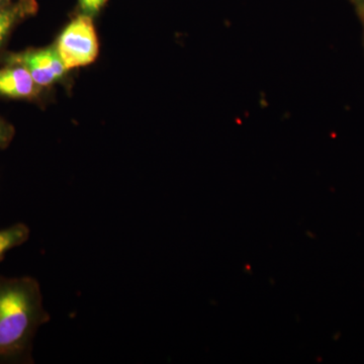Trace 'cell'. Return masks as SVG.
I'll list each match as a JSON object with an SVG mask.
<instances>
[{
	"mask_svg": "<svg viewBox=\"0 0 364 364\" xmlns=\"http://www.w3.org/2000/svg\"><path fill=\"white\" fill-rule=\"evenodd\" d=\"M49 321L37 279L0 277V363H33V339Z\"/></svg>",
	"mask_w": 364,
	"mask_h": 364,
	"instance_id": "6da1fadb",
	"label": "cell"
},
{
	"mask_svg": "<svg viewBox=\"0 0 364 364\" xmlns=\"http://www.w3.org/2000/svg\"><path fill=\"white\" fill-rule=\"evenodd\" d=\"M55 47L68 71L93 63L100 48L92 16H76L59 36Z\"/></svg>",
	"mask_w": 364,
	"mask_h": 364,
	"instance_id": "7a4b0ae2",
	"label": "cell"
},
{
	"mask_svg": "<svg viewBox=\"0 0 364 364\" xmlns=\"http://www.w3.org/2000/svg\"><path fill=\"white\" fill-rule=\"evenodd\" d=\"M4 61L14 62L25 66L37 85L44 90L63 78L68 72L55 46L28 49L18 53H6L2 59Z\"/></svg>",
	"mask_w": 364,
	"mask_h": 364,
	"instance_id": "3957f363",
	"label": "cell"
},
{
	"mask_svg": "<svg viewBox=\"0 0 364 364\" xmlns=\"http://www.w3.org/2000/svg\"><path fill=\"white\" fill-rule=\"evenodd\" d=\"M44 88L37 85L21 64L4 61L0 67V97L9 100H36Z\"/></svg>",
	"mask_w": 364,
	"mask_h": 364,
	"instance_id": "277c9868",
	"label": "cell"
},
{
	"mask_svg": "<svg viewBox=\"0 0 364 364\" xmlns=\"http://www.w3.org/2000/svg\"><path fill=\"white\" fill-rule=\"evenodd\" d=\"M35 0H16L0 6V63L6 54L9 38L16 26L37 13Z\"/></svg>",
	"mask_w": 364,
	"mask_h": 364,
	"instance_id": "5b68a950",
	"label": "cell"
},
{
	"mask_svg": "<svg viewBox=\"0 0 364 364\" xmlns=\"http://www.w3.org/2000/svg\"><path fill=\"white\" fill-rule=\"evenodd\" d=\"M31 230L23 223H16L0 229V261L13 249L23 245L30 238Z\"/></svg>",
	"mask_w": 364,
	"mask_h": 364,
	"instance_id": "8992f818",
	"label": "cell"
},
{
	"mask_svg": "<svg viewBox=\"0 0 364 364\" xmlns=\"http://www.w3.org/2000/svg\"><path fill=\"white\" fill-rule=\"evenodd\" d=\"M16 130L14 126L0 117V150L6 149L13 142Z\"/></svg>",
	"mask_w": 364,
	"mask_h": 364,
	"instance_id": "52a82bcc",
	"label": "cell"
},
{
	"mask_svg": "<svg viewBox=\"0 0 364 364\" xmlns=\"http://www.w3.org/2000/svg\"><path fill=\"white\" fill-rule=\"evenodd\" d=\"M107 0H78L82 14L90 16H95L100 13L102 7L105 6Z\"/></svg>",
	"mask_w": 364,
	"mask_h": 364,
	"instance_id": "ba28073f",
	"label": "cell"
},
{
	"mask_svg": "<svg viewBox=\"0 0 364 364\" xmlns=\"http://www.w3.org/2000/svg\"><path fill=\"white\" fill-rule=\"evenodd\" d=\"M355 13L358 14L359 21H360L361 25L364 26V0H349Z\"/></svg>",
	"mask_w": 364,
	"mask_h": 364,
	"instance_id": "9c48e42d",
	"label": "cell"
},
{
	"mask_svg": "<svg viewBox=\"0 0 364 364\" xmlns=\"http://www.w3.org/2000/svg\"><path fill=\"white\" fill-rule=\"evenodd\" d=\"M11 1H13V0H0V6H4V4H9Z\"/></svg>",
	"mask_w": 364,
	"mask_h": 364,
	"instance_id": "30bf717a",
	"label": "cell"
},
{
	"mask_svg": "<svg viewBox=\"0 0 364 364\" xmlns=\"http://www.w3.org/2000/svg\"><path fill=\"white\" fill-rule=\"evenodd\" d=\"M363 45H364V26H363Z\"/></svg>",
	"mask_w": 364,
	"mask_h": 364,
	"instance_id": "8fae6325",
	"label": "cell"
}]
</instances>
